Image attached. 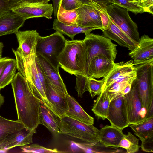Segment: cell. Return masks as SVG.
I'll use <instances>...</instances> for the list:
<instances>
[{
	"instance_id": "obj_1",
	"label": "cell",
	"mask_w": 153,
	"mask_h": 153,
	"mask_svg": "<svg viewBox=\"0 0 153 153\" xmlns=\"http://www.w3.org/2000/svg\"><path fill=\"white\" fill-rule=\"evenodd\" d=\"M18 121L30 129L39 124L40 100L25 78L19 72L11 83Z\"/></svg>"
},
{
	"instance_id": "obj_2",
	"label": "cell",
	"mask_w": 153,
	"mask_h": 153,
	"mask_svg": "<svg viewBox=\"0 0 153 153\" xmlns=\"http://www.w3.org/2000/svg\"><path fill=\"white\" fill-rule=\"evenodd\" d=\"M36 46L31 54L25 56L18 50L12 49L17 62V69L25 78L35 94L49 108L45 94L46 82L37 57Z\"/></svg>"
},
{
	"instance_id": "obj_3",
	"label": "cell",
	"mask_w": 153,
	"mask_h": 153,
	"mask_svg": "<svg viewBox=\"0 0 153 153\" xmlns=\"http://www.w3.org/2000/svg\"><path fill=\"white\" fill-rule=\"evenodd\" d=\"M57 60L59 67L71 74L86 76L87 55L83 40H66Z\"/></svg>"
},
{
	"instance_id": "obj_4",
	"label": "cell",
	"mask_w": 153,
	"mask_h": 153,
	"mask_svg": "<svg viewBox=\"0 0 153 153\" xmlns=\"http://www.w3.org/2000/svg\"><path fill=\"white\" fill-rule=\"evenodd\" d=\"M60 133L79 139L82 143L94 145L99 142V130L93 125H88L66 115L59 119Z\"/></svg>"
},
{
	"instance_id": "obj_5",
	"label": "cell",
	"mask_w": 153,
	"mask_h": 153,
	"mask_svg": "<svg viewBox=\"0 0 153 153\" xmlns=\"http://www.w3.org/2000/svg\"><path fill=\"white\" fill-rule=\"evenodd\" d=\"M85 35L83 41L87 55V71L91 60L98 56L114 62L118 51L117 45L113 43L111 40L103 35L90 33Z\"/></svg>"
},
{
	"instance_id": "obj_6",
	"label": "cell",
	"mask_w": 153,
	"mask_h": 153,
	"mask_svg": "<svg viewBox=\"0 0 153 153\" xmlns=\"http://www.w3.org/2000/svg\"><path fill=\"white\" fill-rule=\"evenodd\" d=\"M66 40L62 34L57 31L47 36H40L37 42L36 53L42 55L59 70L57 58L63 49Z\"/></svg>"
},
{
	"instance_id": "obj_7",
	"label": "cell",
	"mask_w": 153,
	"mask_h": 153,
	"mask_svg": "<svg viewBox=\"0 0 153 153\" xmlns=\"http://www.w3.org/2000/svg\"><path fill=\"white\" fill-rule=\"evenodd\" d=\"M134 66L135 81L143 107L147 111L153 102V61Z\"/></svg>"
},
{
	"instance_id": "obj_8",
	"label": "cell",
	"mask_w": 153,
	"mask_h": 153,
	"mask_svg": "<svg viewBox=\"0 0 153 153\" xmlns=\"http://www.w3.org/2000/svg\"><path fill=\"white\" fill-rule=\"evenodd\" d=\"M106 12L112 21L137 45L140 39L137 26L130 18L128 11L111 4L107 6Z\"/></svg>"
},
{
	"instance_id": "obj_9",
	"label": "cell",
	"mask_w": 153,
	"mask_h": 153,
	"mask_svg": "<svg viewBox=\"0 0 153 153\" xmlns=\"http://www.w3.org/2000/svg\"><path fill=\"white\" fill-rule=\"evenodd\" d=\"M124 96L129 125L137 124L145 120L147 111L143 107L135 80L130 91Z\"/></svg>"
},
{
	"instance_id": "obj_10",
	"label": "cell",
	"mask_w": 153,
	"mask_h": 153,
	"mask_svg": "<svg viewBox=\"0 0 153 153\" xmlns=\"http://www.w3.org/2000/svg\"><path fill=\"white\" fill-rule=\"evenodd\" d=\"M11 8L12 11L26 20L30 18L40 17L51 19L53 10V6L51 4H31L22 1L11 4Z\"/></svg>"
},
{
	"instance_id": "obj_11",
	"label": "cell",
	"mask_w": 153,
	"mask_h": 153,
	"mask_svg": "<svg viewBox=\"0 0 153 153\" xmlns=\"http://www.w3.org/2000/svg\"><path fill=\"white\" fill-rule=\"evenodd\" d=\"M107 119L111 125L123 130L129 125L123 95H120L111 101Z\"/></svg>"
},
{
	"instance_id": "obj_12",
	"label": "cell",
	"mask_w": 153,
	"mask_h": 153,
	"mask_svg": "<svg viewBox=\"0 0 153 153\" xmlns=\"http://www.w3.org/2000/svg\"><path fill=\"white\" fill-rule=\"evenodd\" d=\"M46 88L45 94L48 103L49 108L59 119H60L65 115L68 110L66 99L67 94L46 82Z\"/></svg>"
},
{
	"instance_id": "obj_13",
	"label": "cell",
	"mask_w": 153,
	"mask_h": 153,
	"mask_svg": "<svg viewBox=\"0 0 153 153\" xmlns=\"http://www.w3.org/2000/svg\"><path fill=\"white\" fill-rule=\"evenodd\" d=\"M36 129L31 130L24 127L21 130L7 135L0 143V152H5L13 148L29 145L33 143Z\"/></svg>"
},
{
	"instance_id": "obj_14",
	"label": "cell",
	"mask_w": 153,
	"mask_h": 153,
	"mask_svg": "<svg viewBox=\"0 0 153 153\" xmlns=\"http://www.w3.org/2000/svg\"><path fill=\"white\" fill-rule=\"evenodd\" d=\"M129 55L133 59L134 65L153 61V39L147 35H143Z\"/></svg>"
},
{
	"instance_id": "obj_15",
	"label": "cell",
	"mask_w": 153,
	"mask_h": 153,
	"mask_svg": "<svg viewBox=\"0 0 153 153\" xmlns=\"http://www.w3.org/2000/svg\"><path fill=\"white\" fill-rule=\"evenodd\" d=\"M38 62L45 82L67 94L66 86L60 74L59 70L40 54H36Z\"/></svg>"
},
{
	"instance_id": "obj_16",
	"label": "cell",
	"mask_w": 153,
	"mask_h": 153,
	"mask_svg": "<svg viewBox=\"0 0 153 153\" xmlns=\"http://www.w3.org/2000/svg\"><path fill=\"white\" fill-rule=\"evenodd\" d=\"M77 24L84 27H98L103 31L100 11L89 5L82 4L76 9Z\"/></svg>"
},
{
	"instance_id": "obj_17",
	"label": "cell",
	"mask_w": 153,
	"mask_h": 153,
	"mask_svg": "<svg viewBox=\"0 0 153 153\" xmlns=\"http://www.w3.org/2000/svg\"><path fill=\"white\" fill-rule=\"evenodd\" d=\"M114 62L100 56L94 57L87 68L86 76L99 79L106 77L113 69Z\"/></svg>"
},
{
	"instance_id": "obj_18",
	"label": "cell",
	"mask_w": 153,
	"mask_h": 153,
	"mask_svg": "<svg viewBox=\"0 0 153 153\" xmlns=\"http://www.w3.org/2000/svg\"><path fill=\"white\" fill-rule=\"evenodd\" d=\"M25 20L12 11L0 14V36L15 33L23 26Z\"/></svg>"
},
{
	"instance_id": "obj_19",
	"label": "cell",
	"mask_w": 153,
	"mask_h": 153,
	"mask_svg": "<svg viewBox=\"0 0 153 153\" xmlns=\"http://www.w3.org/2000/svg\"><path fill=\"white\" fill-rule=\"evenodd\" d=\"M19 44L17 49L25 56L30 55L36 46L40 36L36 30L19 31L15 33Z\"/></svg>"
},
{
	"instance_id": "obj_20",
	"label": "cell",
	"mask_w": 153,
	"mask_h": 153,
	"mask_svg": "<svg viewBox=\"0 0 153 153\" xmlns=\"http://www.w3.org/2000/svg\"><path fill=\"white\" fill-rule=\"evenodd\" d=\"M103 35L130 50L134 49L137 45L110 19L107 28L103 31Z\"/></svg>"
},
{
	"instance_id": "obj_21",
	"label": "cell",
	"mask_w": 153,
	"mask_h": 153,
	"mask_svg": "<svg viewBox=\"0 0 153 153\" xmlns=\"http://www.w3.org/2000/svg\"><path fill=\"white\" fill-rule=\"evenodd\" d=\"M135 67V66H134ZM136 72L135 67L128 72L117 78L111 82L106 88L111 101L121 93L128 85L132 83L136 78Z\"/></svg>"
},
{
	"instance_id": "obj_22",
	"label": "cell",
	"mask_w": 153,
	"mask_h": 153,
	"mask_svg": "<svg viewBox=\"0 0 153 153\" xmlns=\"http://www.w3.org/2000/svg\"><path fill=\"white\" fill-rule=\"evenodd\" d=\"M124 135L122 130L111 125H107L99 130L98 138L100 143L103 145L118 147Z\"/></svg>"
},
{
	"instance_id": "obj_23",
	"label": "cell",
	"mask_w": 153,
	"mask_h": 153,
	"mask_svg": "<svg viewBox=\"0 0 153 153\" xmlns=\"http://www.w3.org/2000/svg\"><path fill=\"white\" fill-rule=\"evenodd\" d=\"M66 99L68 110L65 115L87 124L93 125L94 118L84 111L74 97L68 94Z\"/></svg>"
},
{
	"instance_id": "obj_24",
	"label": "cell",
	"mask_w": 153,
	"mask_h": 153,
	"mask_svg": "<svg viewBox=\"0 0 153 153\" xmlns=\"http://www.w3.org/2000/svg\"><path fill=\"white\" fill-rule=\"evenodd\" d=\"M53 29L62 34L67 35L73 40L74 36L77 34L84 33L85 34L90 33L95 30L101 28L98 27H84L78 25H68L59 22L57 19L54 20Z\"/></svg>"
},
{
	"instance_id": "obj_25",
	"label": "cell",
	"mask_w": 153,
	"mask_h": 153,
	"mask_svg": "<svg viewBox=\"0 0 153 153\" xmlns=\"http://www.w3.org/2000/svg\"><path fill=\"white\" fill-rule=\"evenodd\" d=\"M40 110L39 124L43 125L51 132L60 133L59 118L41 100Z\"/></svg>"
},
{
	"instance_id": "obj_26",
	"label": "cell",
	"mask_w": 153,
	"mask_h": 153,
	"mask_svg": "<svg viewBox=\"0 0 153 153\" xmlns=\"http://www.w3.org/2000/svg\"><path fill=\"white\" fill-rule=\"evenodd\" d=\"M111 102L106 88L102 89L101 93L95 100L92 111L99 118L107 119Z\"/></svg>"
},
{
	"instance_id": "obj_27",
	"label": "cell",
	"mask_w": 153,
	"mask_h": 153,
	"mask_svg": "<svg viewBox=\"0 0 153 153\" xmlns=\"http://www.w3.org/2000/svg\"><path fill=\"white\" fill-rule=\"evenodd\" d=\"M134 67L133 60L126 62L121 61L115 63L113 69L106 77L103 78L104 82L102 88H106L117 78L131 71Z\"/></svg>"
},
{
	"instance_id": "obj_28",
	"label": "cell",
	"mask_w": 153,
	"mask_h": 153,
	"mask_svg": "<svg viewBox=\"0 0 153 153\" xmlns=\"http://www.w3.org/2000/svg\"><path fill=\"white\" fill-rule=\"evenodd\" d=\"M129 126L141 141L153 136V117L146 118L137 124L130 125Z\"/></svg>"
},
{
	"instance_id": "obj_29",
	"label": "cell",
	"mask_w": 153,
	"mask_h": 153,
	"mask_svg": "<svg viewBox=\"0 0 153 153\" xmlns=\"http://www.w3.org/2000/svg\"><path fill=\"white\" fill-rule=\"evenodd\" d=\"M24 127L17 120H9L0 116V143L8 134L19 131Z\"/></svg>"
},
{
	"instance_id": "obj_30",
	"label": "cell",
	"mask_w": 153,
	"mask_h": 153,
	"mask_svg": "<svg viewBox=\"0 0 153 153\" xmlns=\"http://www.w3.org/2000/svg\"><path fill=\"white\" fill-rule=\"evenodd\" d=\"M73 145L85 152L114 153L119 150L113 147L107 146L101 144L100 142L94 145H91L83 143L73 142Z\"/></svg>"
},
{
	"instance_id": "obj_31",
	"label": "cell",
	"mask_w": 153,
	"mask_h": 153,
	"mask_svg": "<svg viewBox=\"0 0 153 153\" xmlns=\"http://www.w3.org/2000/svg\"><path fill=\"white\" fill-rule=\"evenodd\" d=\"M17 69L16 59H12L3 70L0 76V89L10 83L16 74Z\"/></svg>"
},
{
	"instance_id": "obj_32",
	"label": "cell",
	"mask_w": 153,
	"mask_h": 153,
	"mask_svg": "<svg viewBox=\"0 0 153 153\" xmlns=\"http://www.w3.org/2000/svg\"><path fill=\"white\" fill-rule=\"evenodd\" d=\"M57 17L58 21L65 24L71 25H78L76 23L77 14L76 9L65 10L59 4Z\"/></svg>"
},
{
	"instance_id": "obj_33",
	"label": "cell",
	"mask_w": 153,
	"mask_h": 153,
	"mask_svg": "<svg viewBox=\"0 0 153 153\" xmlns=\"http://www.w3.org/2000/svg\"><path fill=\"white\" fill-rule=\"evenodd\" d=\"M118 147L124 148L128 153H134L138 151L140 146L139 145V139L131 133L128 132L120 141Z\"/></svg>"
},
{
	"instance_id": "obj_34",
	"label": "cell",
	"mask_w": 153,
	"mask_h": 153,
	"mask_svg": "<svg viewBox=\"0 0 153 153\" xmlns=\"http://www.w3.org/2000/svg\"><path fill=\"white\" fill-rule=\"evenodd\" d=\"M104 80H97L95 78L87 77L86 88L87 91L90 94L92 98L95 96L99 95L102 92Z\"/></svg>"
},
{
	"instance_id": "obj_35",
	"label": "cell",
	"mask_w": 153,
	"mask_h": 153,
	"mask_svg": "<svg viewBox=\"0 0 153 153\" xmlns=\"http://www.w3.org/2000/svg\"><path fill=\"white\" fill-rule=\"evenodd\" d=\"M134 0H111L112 4H114L124 8L128 11L134 14L142 13L145 12L144 9L135 3Z\"/></svg>"
},
{
	"instance_id": "obj_36",
	"label": "cell",
	"mask_w": 153,
	"mask_h": 153,
	"mask_svg": "<svg viewBox=\"0 0 153 153\" xmlns=\"http://www.w3.org/2000/svg\"><path fill=\"white\" fill-rule=\"evenodd\" d=\"M22 152L34 153H60L56 149H53L45 148L35 144L21 146L20 147Z\"/></svg>"
},
{
	"instance_id": "obj_37",
	"label": "cell",
	"mask_w": 153,
	"mask_h": 153,
	"mask_svg": "<svg viewBox=\"0 0 153 153\" xmlns=\"http://www.w3.org/2000/svg\"><path fill=\"white\" fill-rule=\"evenodd\" d=\"M83 4L91 6L100 12L106 10L107 6L112 4L111 0H79Z\"/></svg>"
},
{
	"instance_id": "obj_38",
	"label": "cell",
	"mask_w": 153,
	"mask_h": 153,
	"mask_svg": "<svg viewBox=\"0 0 153 153\" xmlns=\"http://www.w3.org/2000/svg\"><path fill=\"white\" fill-rule=\"evenodd\" d=\"M60 4L65 10L75 9L82 4L79 0H61Z\"/></svg>"
},
{
	"instance_id": "obj_39",
	"label": "cell",
	"mask_w": 153,
	"mask_h": 153,
	"mask_svg": "<svg viewBox=\"0 0 153 153\" xmlns=\"http://www.w3.org/2000/svg\"><path fill=\"white\" fill-rule=\"evenodd\" d=\"M136 4L142 7L144 10L145 12L153 14V0H134Z\"/></svg>"
},
{
	"instance_id": "obj_40",
	"label": "cell",
	"mask_w": 153,
	"mask_h": 153,
	"mask_svg": "<svg viewBox=\"0 0 153 153\" xmlns=\"http://www.w3.org/2000/svg\"><path fill=\"white\" fill-rule=\"evenodd\" d=\"M141 141L140 147L143 151L148 152H153V136Z\"/></svg>"
},
{
	"instance_id": "obj_41",
	"label": "cell",
	"mask_w": 153,
	"mask_h": 153,
	"mask_svg": "<svg viewBox=\"0 0 153 153\" xmlns=\"http://www.w3.org/2000/svg\"><path fill=\"white\" fill-rule=\"evenodd\" d=\"M11 4L17 3L19 1L31 4H47L50 0H9Z\"/></svg>"
},
{
	"instance_id": "obj_42",
	"label": "cell",
	"mask_w": 153,
	"mask_h": 153,
	"mask_svg": "<svg viewBox=\"0 0 153 153\" xmlns=\"http://www.w3.org/2000/svg\"><path fill=\"white\" fill-rule=\"evenodd\" d=\"M11 11L9 0H0V14Z\"/></svg>"
},
{
	"instance_id": "obj_43",
	"label": "cell",
	"mask_w": 153,
	"mask_h": 153,
	"mask_svg": "<svg viewBox=\"0 0 153 153\" xmlns=\"http://www.w3.org/2000/svg\"><path fill=\"white\" fill-rule=\"evenodd\" d=\"M102 26L104 30L108 27L109 21V18L107 13L106 10L104 12H100Z\"/></svg>"
},
{
	"instance_id": "obj_44",
	"label": "cell",
	"mask_w": 153,
	"mask_h": 153,
	"mask_svg": "<svg viewBox=\"0 0 153 153\" xmlns=\"http://www.w3.org/2000/svg\"><path fill=\"white\" fill-rule=\"evenodd\" d=\"M12 59L7 57L1 58L0 59V76L3 70Z\"/></svg>"
},
{
	"instance_id": "obj_45",
	"label": "cell",
	"mask_w": 153,
	"mask_h": 153,
	"mask_svg": "<svg viewBox=\"0 0 153 153\" xmlns=\"http://www.w3.org/2000/svg\"><path fill=\"white\" fill-rule=\"evenodd\" d=\"M53 2V12L55 17H57L59 4L61 0H52Z\"/></svg>"
},
{
	"instance_id": "obj_46",
	"label": "cell",
	"mask_w": 153,
	"mask_h": 153,
	"mask_svg": "<svg viewBox=\"0 0 153 153\" xmlns=\"http://www.w3.org/2000/svg\"><path fill=\"white\" fill-rule=\"evenodd\" d=\"M153 117V102L150 105L146 114V119Z\"/></svg>"
},
{
	"instance_id": "obj_47",
	"label": "cell",
	"mask_w": 153,
	"mask_h": 153,
	"mask_svg": "<svg viewBox=\"0 0 153 153\" xmlns=\"http://www.w3.org/2000/svg\"><path fill=\"white\" fill-rule=\"evenodd\" d=\"M132 83L130 84L127 85L123 89L121 93V94L124 95L128 93L131 91Z\"/></svg>"
},
{
	"instance_id": "obj_48",
	"label": "cell",
	"mask_w": 153,
	"mask_h": 153,
	"mask_svg": "<svg viewBox=\"0 0 153 153\" xmlns=\"http://www.w3.org/2000/svg\"><path fill=\"white\" fill-rule=\"evenodd\" d=\"M4 102V97L1 94V89H0V109L3 104Z\"/></svg>"
},
{
	"instance_id": "obj_49",
	"label": "cell",
	"mask_w": 153,
	"mask_h": 153,
	"mask_svg": "<svg viewBox=\"0 0 153 153\" xmlns=\"http://www.w3.org/2000/svg\"><path fill=\"white\" fill-rule=\"evenodd\" d=\"M3 47L4 45L3 43L0 42V59L2 58V53Z\"/></svg>"
},
{
	"instance_id": "obj_50",
	"label": "cell",
	"mask_w": 153,
	"mask_h": 153,
	"mask_svg": "<svg viewBox=\"0 0 153 153\" xmlns=\"http://www.w3.org/2000/svg\"><path fill=\"white\" fill-rule=\"evenodd\" d=\"M134 0L137 1V0Z\"/></svg>"
}]
</instances>
